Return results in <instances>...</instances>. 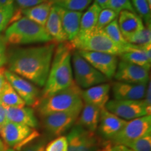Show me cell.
<instances>
[{
	"instance_id": "484cf974",
	"label": "cell",
	"mask_w": 151,
	"mask_h": 151,
	"mask_svg": "<svg viewBox=\"0 0 151 151\" xmlns=\"http://www.w3.org/2000/svg\"><path fill=\"white\" fill-rule=\"evenodd\" d=\"M101 10V7L94 2L89 6L87 11L81 16L80 32L88 31L96 27Z\"/></svg>"
},
{
	"instance_id": "bcb514c9",
	"label": "cell",
	"mask_w": 151,
	"mask_h": 151,
	"mask_svg": "<svg viewBox=\"0 0 151 151\" xmlns=\"http://www.w3.org/2000/svg\"><path fill=\"white\" fill-rule=\"evenodd\" d=\"M5 151H16V150H14V149L13 148H8L6 149V150Z\"/></svg>"
},
{
	"instance_id": "7c38bea8",
	"label": "cell",
	"mask_w": 151,
	"mask_h": 151,
	"mask_svg": "<svg viewBox=\"0 0 151 151\" xmlns=\"http://www.w3.org/2000/svg\"><path fill=\"white\" fill-rule=\"evenodd\" d=\"M94 69L102 73L109 81L114 77L118 64V55L106 52L77 50Z\"/></svg>"
},
{
	"instance_id": "603a6c76",
	"label": "cell",
	"mask_w": 151,
	"mask_h": 151,
	"mask_svg": "<svg viewBox=\"0 0 151 151\" xmlns=\"http://www.w3.org/2000/svg\"><path fill=\"white\" fill-rule=\"evenodd\" d=\"M101 109L94 105L84 103L75 124L88 131L94 132L99 125Z\"/></svg>"
},
{
	"instance_id": "f35d334b",
	"label": "cell",
	"mask_w": 151,
	"mask_h": 151,
	"mask_svg": "<svg viewBox=\"0 0 151 151\" xmlns=\"http://www.w3.org/2000/svg\"><path fill=\"white\" fill-rule=\"evenodd\" d=\"M101 148L104 151H134L124 145L116 144L113 143L112 144L110 142H107Z\"/></svg>"
},
{
	"instance_id": "ba28073f",
	"label": "cell",
	"mask_w": 151,
	"mask_h": 151,
	"mask_svg": "<svg viewBox=\"0 0 151 151\" xmlns=\"http://www.w3.org/2000/svg\"><path fill=\"white\" fill-rule=\"evenodd\" d=\"M105 109L124 120L150 115L151 107L143 100H109Z\"/></svg>"
},
{
	"instance_id": "52a82bcc",
	"label": "cell",
	"mask_w": 151,
	"mask_h": 151,
	"mask_svg": "<svg viewBox=\"0 0 151 151\" xmlns=\"http://www.w3.org/2000/svg\"><path fill=\"white\" fill-rule=\"evenodd\" d=\"M39 133L34 128L10 121L0 127V137L6 146L19 151L22 147L35 141Z\"/></svg>"
},
{
	"instance_id": "d6a6232c",
	"label": "cell",
	"mask_w": 151,
	"mask_h": 151,
	"mask_svg": "<svg viewBox=\"0 0 151 151\" xmlns=\"http://www.w3.org/2000/svg\"><path fill=\"white\" fill-rule=\"evenodd\" d=\"M106 8L120 14L122 11H129L136 14L130 0H109Z\"/></svg>"
},
{
	"instance_id": "ee69618b",
	"label": "cell",
	"mask_w": 151,
	"mask_h": 151,
	"mask_svg": "<svg viewBox=\"0 0 151 151\" xmlns=\"http://www.w3.org/2000/svg\"><path fill=\"white\" fill-rule=\"evenodd\" d=\"M94 3L97 4V5H99L101 8V9H102L106 8L109 0H94Z\"/></svg>"
},
{
	"instance_id": "9c48e42d",
	"label": "cell",
	"mask_w": 151,
	"mask_h": 151,
	"mask_svg": "<svg viewBox=\"0 0 151 151\" xmlns=\"http://www.w3.org/2000/svg\"><path fill=\"white\" fill-rule=\"evenodd\" d=\"M148 134H151V116H146L127 121L121 131L111 139L113 143L125 146Z\"/></svg>"
},
{
	"instance_id": "ac0fdd59",
	"label": "cell",
	"mask_w": 151,
	"mask_h": 151,
	"mask_svg": "<svg viewBox=\"0 0 151 151\" xmlns=\"http://www.w3.org/2000/svg\"><path fill=\"white\" fill-rule=\"evenodd\" d=\"M118 24L122 35L126 39L134 35L144 27L143 20L137 14L129 11H122L118 15Z\"/></svg>"
},
{
	"instance_id": "d4e9b609",
	"label": "cell",
	"mask_w": 151,
	"mask_h": 151,
	"mask_svg": "<svg viewBox=\"0 0 151 151\" xmlns=\"http://www.w3.org/2000/svg\"><path fill=\"white\" fill-rule=\"evenodd\" d=\"M0 102L6 107H23L25 103L6 80L0 92Z\"/></svg>"
},
{
	"instance_id": "e575fe53",
	"label": "cell",
	"mask_w": 151,
	"mask_h": 151,
	"mask_svg": "<svg viewBox=\"0 0 151 151\" xmlns=\"http://www.w3.org/2000/svg\"><path fill=\"white\" fill-rule=\"evenodd\" d=\"M14 14V8H0V33L6 28Z\"/></svg>"
},
{
	"instance_id": "cb8c5ba5",
	"label": "cell",
	"mask_w": 151,
	"mask_h": 151,
	"mask_svg": "<svg viewBox=\"0 0 151 151\" xmlns=\"http://www.w3.org/2000/svg\"><path fill=\"white\" fill-rule=\"evenodd\" d=\"M52 5L53 4L50 0L31 8L22 9V12L24 15V17L42 27H45Z\"/></svg>"
},
{
	"instance_id": "74e56055",
	"label": "cell",
	"mask_w": 151,
	"mask_h": 151,
	"mask_svg": "<svg viewBox=\"0 0 151 151\" xmlns=\"http://www.w3.org/2000/svg\"><path fill=\"white\" fill-rule=\"evenodd\" d=\"M16 1L20 8L26 9L40 4L41 3L49 1L50 0H16Z\"/></svg>"
},
{
	"instance_id": "f546056e",
	"label": "cell",
	"mask_w": 151,
	"mask_h": 151,
	"mask_svg": "<svg viewBox=\"0 0 151 151\" xmlns=\"http://www.w3.org/2000/svg\"><path fill=\"white\" fill-rule=\"evenodd\" d=\"M136 14L146 24H150L151 8L149 6L146 0H130Z\"/></svg>"
},
{
	"instance_id": "d6986e66",
	"label": "cell",
	"mask_w": 151,
	"mask_h": 151,
	"mask_svg": "<svg viewBox=\"0 0 151 151\" xmlns=\"http://www.w3.org/2000/svg\"><path fill=\"white\" fill-rule=\"evenodd\" d=\"M111 85L107 83L82 90V99L85 104L94 105L100 109L104 108L109 100Z\"/></svg>"
},
{
	"instance_id": "1f68e13d",
	"label": "cell",
	"mask_w": 151,
	"mask_h": 151,
	"mask_svg": "<svg viewBox=\"0 0 151 151\" xmlns=\"http://www.w3.org/2000/svg\"><path fill=\"white\" fill-rule=\"evenodd\" d=\"M125 146L134 151H151V134L128 143Z\"/></svg>"
},
{
	"instance_id": "60d3db41",
	"label": "cell",
	"mask_w": 151,
	"mask_h": 151,
	"mask_svg": "<svg viewBox=\"0 0 151 151\" xmlns=\"http://www.w3.org/2000/svg\"><path fill=\"white\" fill-rule=\"evenodd\" d=\"M151 87H150V81H149L147 85V88L146 90V93H145L144 98H143V101L146 104L147 106L151 107Z\"/></svg>"
},
{
	"instance_id": "ab89813d",
	"label": "cell",
	"mask_w": 151,
	"mask_h": 151,
	"mask_svg": "<svg viewBox=\"0 0 151 151\" xmlns=\"http://www.w3.org/2000/svg\"><path fill=\"white\" fill-rule=\"evenodd\" d=\"M7 121L6 107L0 102V127Z\"/></svg>"
},
{
	"instance_id": "3957f363",
	"label": "cell",
	"mask_w": 151,
	"mask_h": 151,
	"mask_svg": "<svg viewBox=\"0 0 151 151\" xmlns=\"http://www.w3.org/2000/svg\"><path fill=\"white\" fill-rule=\"evenodd\" d=\"M81 94L82 90L74 83L48 97L40 99L37 106L38 112L43 118L55 113L81 110L83 106Z\"/></svg>"
},
{
	"instance_id": "4fadbf2b",
	"label": "cell",
	"mask_w": 151,
	"mask_h": 151,
	"mask_svg": "<svg viewBox=\"0 0 151 151\" xmlns=\"http://www.w3.org/2000/svg\"><path fill=\"white\" fill-rule=\"evenodd\" d=\"M81 110L55 113L43 117L45 129L50 134L60 137L74 125Z\"/></svg>"
},
{
	"instance_id": "f1b7e54d",
	"label": "cell",
	"mask_w": 151,
	"mask_h": 151,
	"mask_svg": "<svg viewBox=\"0 0 151 151\" xmlns=\"http://www.w3.org/2000/svg\"><path fill=\"white\" fill-rule=\"evenodd\" d=\"M150 24H146L140 32L135 34L126 39L130 44L139 46H144L151 44V29Z\"/></svg>"
},
{
	"instance_id": "2e32d148",
	"label": "cell",
	"mask_w": 151,
	"mask_h": 151,
	"mask_svg": "<svg viewBox=\"0 0 151 151\" xmlns=\"http://www.w3.org/2000/svg\"><path fill=\"white\" fill-rule=\"evenodd\" d=\"M127 120L120 118L104 108L101 109L98 129L101 137L111 140L118 132L121 131Z\"/></svg>"
},
{
	"instance_id": "8992f818",
	"label": "cell",
	"mask_w": 151,
	"mask_h": 151,
	"mask_svg": "<svg viewBox=\"0 0 151 151\" xmlns=\"http://www.w3.org/2000/svg\"><path fill=\"white\" fill-rule=\"evenodd\" d=\"M73 81L80 88H88L109 81L102 73L94 69L76 50L71 53Z\"/></svg>"
},
{
	"instance_id": "8fae6325",
	"label": "cell",
	"mask_w": 151,
	"mask_h": 151,
	"mask_svg": "<svg viewBox=\"0 0 151 151\" xmlns=\"http://www.w3.org/2000/svg\"><path fill=\"white\" fill-rule=\"evenodd\" d=\"M4 76L6 80L14 88L25 105L37 106L40 100L41 93L35 84L7 69H5Z\"/></svg>"
},
{
	"instance_id": "7a4b0ae2",
	"label": "cell",
	"mask_w": 151,
	"mask_h": 151,
	"mask_svg": "<svg viewBox=\"0 0 151 151\" xmlns=\"http://www.w3.org/2000/svg\"><path fill=\"white\" fill-rule=\"evenodd\" d=\"M69 42L58 43L55 47L51 66L40 99L48 97L75 83L71 67V51Z\"/></svg>"
},
{
	"instance_id": "5bb4252c",
	"label": "cell",
	"mask_w": 151,
	"mask_h": 151,
	"mask_svg": "<svg viewBox=\"0 0 151 151\" xmlns=\"http://www.w3.org/2000/svg\"><path fill=\"white\" fill-rule=\"evenodd\" d=\"M117 81L134 84H148L149 70L140 66L120 60L113 77Z\"/></svg>"
},
{
	"instance_id": "30bf717a",
	"label": "cell",
	"mask_w": 151,
	"mask_h": 151,
	"mask_svg": "<svg viewBox=\"0 0 151 151\" xmlns=\"http://www.w3.org/2000/svg\"><path fill=\"white\" fill-rule=\"evenodd\" d=\"M68 151H97L99 141L94 132L74 124L67 136Z\"/></svg>"
},
{
	"instance_id": "4dcf8cb0",
	"label": "cell",
	"mask_w": 151,
	"mask_h": 151,
	"mask_svg": "<svg viewBox=\"0 0 151 151\" xmlns=\"http://www.w3.org/2000/svg\"><path fill=\"white\" fill-rule=\"evenodd\" d=\"M119 14L110 9H102L100 11L96 27L99 29H103L113 20L118 18Z\"/></svg>"
},
{
	"instance_id": "4316f807",
	"label": "cell",
	"mask_w": 151,
	"mask_h": 151,
	"mask_svg": "<svg viewBox=\"0 0 151 151\" xmlns=\"http://www.w3.org/2000/svg\"><path fill=\"white\" fill-rule=\"evenodd\" d=\"M117 19L113 20L112 22H111L107 26H106L103 30L113 43H116L117 46L122 48L124 50V46H127L129 43L125 40L123 35H122L120 28H119Z\"/></svg>"
},
{
	"instance_id": "836d02e7",
	"label": "cell",
	"mask_w": 151,
	"mask_h": 151,
	"mask_svg": "<svg viewBox=\"0 0 151 151\" xmlns=\"http://www.w3.org/2000/svg\"><path fill=\"white\" fill-rule=\"evenodd\" d=\"M45 151H68V141L66 136H60L45 147Z\"/></svg>"
},
{
	"instance_id": "83f0119b",
	"label": "cell",
	"mask_w": 151,
	"mask_h": 151,
	"mask_svg": "<svg viewBox=\"0 0 151 151\" xmlns=\"http://www.w3.org/2000/svg\"><path fill=\"white\" fill-rule=\"evenodd\" d=\"M53 5L66 10L81 11L89 7L92 0H51Z\"/></svg>"
},
{
	"instance_id": "e0dca14e",
	"label": "cell",
	"mask_w": 151,
	"mask_h": 151,
	"mask_svg": "<svg viewBox=\"0 0 151 151\" xmlns=\"http://www.w3.org/2000/svg\"><path fill=\"white\" fill-rule=\"evenodd\" d=\"M148 84H134L116 81L112 86L113 94L116 100H142Z\"/></svg>"
},
{
	"instance_id": "ffe728a7",
	"label": "cell",
	"mask_w": 151,
	"mask_h": 151,
	"mask_svg": "<svg viewBox=\"0 0 151 151\" xmlns=\"http://www.w3.org/2000/svg\"><path fill=\"white\" fill-rule=\"evenodd\" d=\"M58 9L61 17L62 27L67 36V40L68 41H72L80 32L81 19L83 13L81 11L66 10L59 6H58Z\"/></svg>"
},
{
	"instance_id": "9a60e30c",
	"label": "cell",
	"mask_w": 151,
	"mask_h": 151,
	"mask_svg": "<svg viewBox=\"0 0 151 151\" xmlns=\"http://www.w3.org/2000/svg\"><path fill=\"white\" fill-rule=\"evenodd\" d=\"M151 44L139 46L128 43L120 55L121 60L140 66L150 70L151 64Z\"/></svg>"
},
{
	"instance_id": "7402d4cb",
	"label": "cell",
	"mask_w": 151,
	"mask_h": 151,
	"mask_svg": "<svg viewBox=\"0 0 151 151\" xmlns=\"http://www.w3.org/2000/svg\"><path fill=\"white\" fill-rule=\"evenodd\" d=\"M44 27L53 42L62 43L68 41L62 27L61 17L57 6L52 5Z\"/></svg>"
},
{
	"instance_id": "f6af8a7d",
	"label": "cell",
	"mask_w": 151,
	"mask_h": 151,
	"mask_svg": "<svg viewBox=\"0 0 151 151\" xmlns=\"http://www.w3.org/2000/svg\"><path fill=\"white\" fill-rule=\"evenodd\" d=\"M7 148H8V147L6 146V145L0 139V151H5Z\"/></svg>"
},
{
	"instance_id": "7dc6e473",
	"label": "cell",
	"mask_w": 151,
	"mask_h": 151,
	"mask_svg": "<svg viewBox=\"0 0 151 151\" xmlns=\"http://www.w3.org/2000/svg\"><path fill=\"white\" fill-rule=\"evenodd\" d=\"M146 1H147V2H148V4L149 6H150V8H151V0H146Z\"/></svg>"
},
{
	"instance_id": "c3c4849f",
	"label": "cell",
	"mask_w": 151,
	"mask_h": 151,
	"mask_svg": "<svg viewBox=\"0 0 151 151\" xmlns=\"http://www.w3.org/2000/svg\"><path fill=\"white\" fill-rule=\"evenodd\" d=\"M97 151H103V150H102V149H98V150H97Z\"/></svg>"
},
{
	"instance_id": "8d00e7d4",
	"label": "cell",
	"mask_w": 151,
	"mask_h": 151,
	"mask_svg": "<svg viewBox=\"0 0 151 151\" xmlns=\"http://www.w3.org/2000/svg\"><path fill=\"white\" fill-rule=\"evenodd\" d=\"M6 41L4 37L0 35V68L3 67L7 63Z\"/></svg>"
},
{
	"instance_id": "7bdbcfd3",
	"label": "cell",
	"mask_w": 151,
	"mask_h": 151,
	"mask_svg": "<svg viewBox=\"0 0 151 151\" xmlns=\"http://www.w3.org/2000/svg\"><path fill=\"white\" fill-rule=\"evenodd\" d=\"M4 71L5 69H4L3 67L0 68V92H1V88H2V86L4 83L6 81V78L4 76Z\"/></svg>"
},
{
	"instance_id": "5b68a950",
	"label": "cell",
	"mask_w": 151,
	"mask_h": 151,
	"mask_svg": "<svg viewBox=\"0 0 151 151\" xmlns=\"http://www.w3.org/2000/svg\"><path fill=\"white\" fill-rule=\"evenodd\" d=\"M74 50L85 51L106 52L120 55L123 49L109 39L103 29L97 27L85 32H80L72 41H69Z\"/></svg>"
},
{
	"instance_id": "6da1fadb",
	"label": "cell",
	"mask_w": 151,
	"mask_h": 151,
	"mask_svg": "<svg viewBox=\"0 0 151 151\" xmlns=\"http://www.w3.org/2000/svg\"><path fill=\"white\" fill-rule=\"evenodd\" d=\"M56 44L53 41L39 46L20 48L7 58L9 69L39 87H43L48 78Z\"/></svg>"
},
{
	"instance_id": "b9f144b4",
	"label": "cell",
	"mask_w": 151,
	"mask_h": 151,
	"mask_svg": "<svg viewBox=\"0 0 151 151\" xmlns=\"http://www.w3.org/2000/svg\"><path fill=\"white\" fill-rule=\"evenodd\" d=\"M14 0H0V8H14Z\"/></svg>"
},
{
	"instance_id": "d590c367",
	"label": "cell",
	"mask_w": 151,
	"mask_h": 151,
	"mask_svg": "<svg viewBox=\"0 0 151 151\" xmlns=\"http://www.w3.org/2000/svg\"><path fill=\"white\" fill-rule=\"evenodd\" d=\"M45 142L42 140L32 141L24 146L19 151H45Z\"/></svg>"
},
{
	"instance_id": "44dd1931",
	"label": "cell",
	"mask_w": 151,
	"mask_h": 151,
	"mask_svg": "<svg viewBox=\"0 0 151 151\" xmlns=\"http://www.w3.org/2000/svg\"><path fill=\"white\" fill-rule=\"evenodd\" d=\"M6 118L8 121L24 124L34 129L39 125L35 111L30 107H6Z\"/></svg>"
},
{
	"instance_id": "277c9868",
	"label": "cell",
	"mask_w": 151,
	"mask_h": 151,
	"mask_svg": "<svg viewBox=\"0 0 151 151\" xmlns=\"http://www.w3.org/2000/svg\"><path fill=\"white\" fill-rule=\"evenodd\" d=\"M4 39L13 45H25L52 41L44 27L26 17L18 18L6 29Z\"/></svg>"
}]
</instances>
